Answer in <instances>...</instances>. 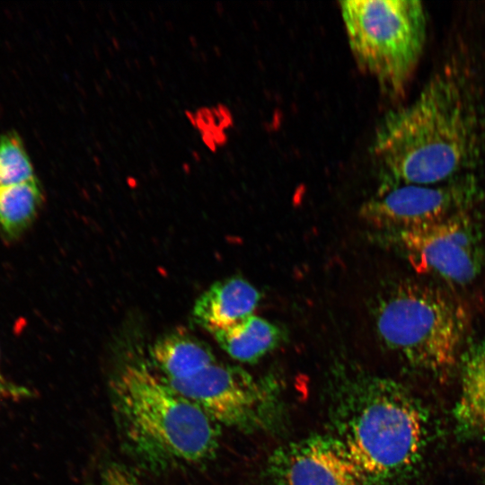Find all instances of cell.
<instances>
[{"label": "cell", "mask_w": 485, "mask_h": 485, "mask_svg": "<svg viewBox=\"0 0 485 485\" xmlns=\"http://www.w3.org/2000/svg\"><path fill=\"white\" fill-rule=\"evenodd\" d=\"M456 65L435 73L410 104L387 112L370 153L382 181L438 185L464 174L478 158L481 111L472 81Z\"/></svg>", "instance_id": "1"}, {"label": "cell", "mask_w": 485, "mask_h": 485, "mask_svg": "<svg viewBox=\"0 0 485 485\" xmlns=\"http://www.w3.org/2000/svg\"><path fill=\"white\" fill-rule=\"evenodd\" d=\"M329 429L360 485H406L427 452L428 414L401 383L355 364H335L328 381Z\"/></svg>", "instance_id": "2"}, {"label": "cell", "mask_w": 485, "mask_h": 485, "mask_svg": "<svg viewBox=\"0 0 485 485\" xmlns=\"http://www.w3.org/2000/svg\"><path fill=\"white\" fill-rule=\"evenodd\" d=\"M111 392L124 433L139 454L187 463L216 454L218 424L146 364L125 365L113 379Z\"/></svg>", "instance_id": "3"}, {"label": "cell", "mask_w": 485, "mask_h": 485, "mask_svg": "<svg viewBox=\"0 0 485 485\" xmlns=\"http://www.w3.org/2000/svg\"><path fill=\"white\" fill-rule=\"evenodd\" d=\"M380 343L411 368L440 374L455 366L468 327L463 304L442 289L400 280L373 307Z\"/></svg>", "instance_id": "4"}, {"label": "cell", "mask_w": 485, "mask_h": 485, "mask_svg": "<svg viewBox=\"0 0 485 485\" xmlns=\"http://www.w3.org/2000/svg\"><path fill=\"white\" fill-rule=\"evenodd\" d=\"M348 45L359 68L391 97L405 93L422 55L427 15L418 0L340 2Z\"/></svg>", "instance_id": "5"}, {"label": "cell", "mask_w": 485, "mask_h": 485, "mask_svg": "<svg viewBox=\"0 0 485 485\" xmlns=\"http://www.w3.org/2000/svg\"><path fill=\"white\" fill-rule=\"evenodd\" d=\"M165 380L218 425L250 434L277 431L284 424L283 398L270 377L215 362L188 378Z\"/></svg>", "instance_id": "6"}, {"label": "cell", "mask_w": 485, "mask_h": 485, "mask_svg": "<svg viewBox=\"0 0 485 485\" xmlns=\"http://www.w3.org/2000/svg\"><path fill=\"white\" fill-rule=\"evenodd\" d=\"M412 267L448 282L465 285L481 272L479 231L467 211L414 228L389 233Z\"/></svg>", "instance_id": "7"}, {"label": "cell", "mask_w": 485, "mask_h": 485, "mask_svg": "<svg viewBox=\"0 0 485 485\" xmlns=\"http://www.w3.org/2000/svg\"><path fill=\"white\" fill-rule=\"evenodd\" d=\"M477 192L472 175L438 185H398L366 201L360 216L389 233L435 223L467 211Z\"/></svg>", "instance_id": "8"}, {"label": "cell", "mask_w": 485, "mask_h": 485, "mask_svg": "<svg viewBox=\"0 0 485 485\" xmlns=\"http://www.w3.org/2000/svg\"><path fill=\"white\" fill-rule=\"evenodd\" d=\"M265 473L269 485H360L344 447L329 433L276 448Z\"/></svg>", "instance_id": "9"}, {"label": "cell", "mask_w": 485, "mask_h": 485, "mask_svg": "<svg viewBox=\"0 0 485 485\" xmlns=\"http://www.w3.org/2000/svg\"><path fill=\"white\" fill-rule=\"evenodd\" d=\"M260 294L242 278L217 281L197 300L194 322L210 333L253 314Z\"/></svg>", "instance_id": "10"}, {"label": "cell", "mask_w": 485, "mask_h": 485, "mask_svg": "<svg viewBox=\"0 0 485 485\" xmlns=\"http://www.w3.org/2000/svg\"><path fill=\"white\" fill-rule=\"evenodd\" d=\"M149 357L158 374L167 380L188 378L216 362L206 343L183 331L157 339L149 348Z\"/></svg>", "instance_id": "11"}, {"label": "cell", "mask_w": 485, "mask_h": 485, "mask_svg": "<svg viewBox=\"0 0 485 485\" xmlns=\"http://www.w3.org/2000/svg\"><path fill=\"white\" fill-rule=\"evenodd\" d=\"M211 334L223 350L243 363L257 362L284 340L282 329L254 314Z\"/></svg>", "instance_id": "12"}, {"label": "cell", "mask_w": 485, "mask_h": 485, "mask_svg": "<svg viewBox=\"0 0 485 485\" xmlns=\"http://www.w3.org/2000/svg\"><path fill=\"white\" fill-rule=\"evenodd\" d=\"M454 412L463 428L485 431V345L474 348L464 360Z\"/></svg>", "instance_id": "13"}, {"label": "cell", "mask_w": 485, "mask_h": 485, "mask_svg": "<svg viewBox=\"0 0 485 485\" xmlns=\"http://www.w3.org/2000/svg\"><path fill=\"white\" fill-rule=\"evenodd\" d=\"M43 200L36 177L0 185V232L8 238L20 235L33 221Z\"/></svg>", "instance_id": "14"}, {"label": "cell", "mask_w": 485, "mask_h": 485, "mask_svg": "<svg viewBox=\"0 0 485 485\" xmlns=\"http://www.w3.org/2000/svg\"><path fill=\"white\" fill-rule=\"evenodd\" d=\"M35 177L23 142L14 131L0 136V185L22 182Z\"/></svg>", "instance_id": "15"}, {"label": "cell", "mask_w": 485, "mask_h": 485, "mask_svg": "<svg viewBox=\"0 0 485 485\" xmlns=\"http://www.w3.org/2000/svg\"><path fill=\"white\" fill-rule=\"evenodd\" d=\"M101 485H140V483L128 469L112 463L102 473Z\"/></svg>", "instance_id": "16"}, {"label": "cell", "mask_w": 485, "mask_h": 485, "mask_svg": "<svg viewBox=\"0 0 485 485\" xmlns=\"http://www.w3.org/2000/svg\"><path fill=\"white\" fill-rule=\"evenodd\" d=\"M3 388H4V385H3L2 381L0 380V391L3 390Z\"/></svg>", "instance_id": "17"}]
</instances>
